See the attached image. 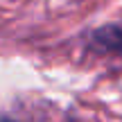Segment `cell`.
Returning a JSON list of instances; mask_svg holds the SVG:
<instances>
[{
  "label": "cell",
  "mask_w": 122,
  "mask_h": 122,
  "mask_svg": "<svg viewBox=\"0 0 122 122\" xmlns=\"http://www.w3.org/2000/svg\"><path fill=\"white\" fill-rule=\"evenodd\" d=\"M88 48L100 54L122 57V20L95 27L88 34Z\"/></svg>",
  "instance_id": "obj_1"
},
{
  "label": "cell",
  "mask_w": 122,
  "mask_h": 122,
  "mask_svg": "<svg viewBox=\"0 0 122 122\" xmlns=\"http://www.w3.org/2000/svg\"><path fill=\"white\" fill-rule=\"evenodd\" d=\"M5 122H11V120H5Z\"/></svg>",
  "instance_id": "obj_2"
}]
</instances>
